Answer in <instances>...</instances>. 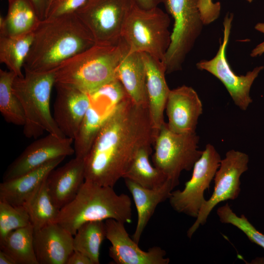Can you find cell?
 <instances>
[{"mask_svg": "<svg viewBox=\"0 0 264 264\" xmlns=\"http://www.w3.org/2000/svg\"><path fill=\"white\" fill-rule=\"evenodd\" d=\"M154 139L148 106L127 98L109 115L84 159L85 180L113 187L138 151Z\"/></svg>", "mask_w": 264, "mask_h": 264, "instance_id": "1", "label": "cell"}, {"mask_svg": "<svg viewBox=\"0 0 264 264\" xmlns=\"http://www.w3.org/2000/svg\"><path fill=\"white\" fill-rule=\"evenodd\" d=\"M95 41L75 13L40 21L25 60L24 70L54 71L64 61L93 46Z\"/></svg>", "mask_w": 264, "mask_h": 264, "instance_id": "2", "label": "cell"}, {"mask_svg": "<svg viewBox=\"0 0 264 264\" xmlns=\"http://www.w3.org/2000/svg\"><path fill=\"white\" fill-rule=\"evenodd\" d=\"M129 47L122 38L115 45L95 44L61 63L54 70L55 83L75 88L90 94L118 79L117 68Z\"/></svg>", "mask_w": 264, "mask_h": 264, "instance_id": "3", "label": "cell"}, {"mask_svg": "<svg viewBox=\"0 0 264 264\" xmlns=\"http://www.w3.org/2000/svg\"><path fill=\"white\" fill-rule=\"evenodd\" d=\"M108 219L131 222V198L117 194L112 187L85 180L75 197L60 210L56 222L74 236L86 222Z\"/></svg>", "mask_w": 264, "mask_h": 264, "instance_id": "4", "label": "cell"}, {"mask_svg": "<svg viewBox=\"0 0 264 264\" xmlns=\"http://www.w3.org/2000/svg\"><path fill=\"white\" fill-rule=\"evenodd\" d=\"M24 71L23 76L15 78L12 89L24 111V136L37 138L45 131L59 137H66L57 126L50 111L51 92L55 84L54 72Z\"/></svg>", "mask_w": 264, "mask_h": 264, "instance_id": "5", "label": "cell"}, {"mask_svg": "<svg viewBox=\"0 0 264 264\" xmlns=\"http://www.w3.org/2000/svg\"><path fill=\"white\" fill-rule=\"evenodd\" d=\"M170 19L158 6L144 9L135 2L124 23L122 38L130 52L148 54L162 62L171 43Z\"/></svg>", "mask_w": 264, "mask_h": 264, "instance_id": "6", "label": "cell"}, {"mask_svg": "<svg viewBox=\"0 0 264 264\" xmlns=\"http://www.w3.org/2000/svg\"><path fill=\"white\" fill-rule=\"evenodd\" d=\"M166 10L174 19L171 43L162 62L166 73L180 70L200 35L203 26L198 0H165Z\"/></svg>", "mask_w": 264, "mask_h": 264, "instance_id": "7", "label": "cell"}, {"mask_svg": "<svg viewBox=\"0 0 264 264\" xmlns=\"http://www.w3.org/2000/svg\"><path fill=\"white\" fill-rule=\"evenodd\" d=\"M199 137L196 132L177 133L171 131L165 122L154 142V166L176 186L183 171L193 169L203 151L198 149Z\"/></svg>", "mask_w": 264, "mask_h": 264, "instance_id": "8", "label": "cell"}, {"mask_svg": "<svg viewBox=\"0 0 264 264\" xmlns=\"http://www.w3.org/2000/svg\"><path fill=\"white\" fill-rule=\"evenodd\" d=\"M134 0H88L75 12L92 35L95 44L115 45Z\"/></svg>", "mask_w": 264, "mask_h": 264, "instance_id": "9", "label": "cell"}, {"mask_svg": "<svg viewBox=\"0 0 264 264\" xmlns=\"http://www.w3.org/2000/svg\"><path fill=\"white\" fill-rule=\"evenodd\" d=\"M221 157L215 148L208 144L195 163L192 176L182 190L173 191L169 198L172 208L179 213L196 218L206 200L204 193L209 189L219 169Z\"/></svg>", "mask_w": 264, "mask_h": 264, "instance_id": "10", "label": "cell"}, {"mask_svg": "<svg viewBox=\"0 0 264 264\" xmlns=\"http://www.w3.org/2000/svg\"><path fill=\"white\" fill-rule=\"evenodd\" d=\"M233 15L227 13L224 17L223 37L219 50L214 58L209 60H202L196 66L198 69L204 70L213 74L225 87L235 104L240 109L245 110L252 102L250 96L251 87L264 66L255 67L245 75H238L232 69L225 55L230 34Z\"/></svg>", "mask_w": 264, "mask_h": 264, "instance_id": "11", "label": "cell"}, {"mask_svg": "<svg viewBox=\"0 0 264 264\" xmlns=\"http://www.w3.org/2000/svg\"><path fill=\"white\" fill-rule=\"evenodd\" d=\"M248 162V155L243 152L231 150L226 153L213 179V194L205 201L195 221L187 232L189 238H192L200 225L206 222L210 213L217 204L237 198L241 192L240 177L247 170Z\"/></svg>", "mask_w": 264, "mask_h": 264, "instance_id": "12", "label": "cell"}, {"mask_svg": "<svg viewBox=\"0 0 264 264\" xmlns=\"http://www.w3.org/2000/svg\"><path fill=\"white\" fill-rule=\"evenodd\" d=\"M74 139L48 133L29 145L7 167L3 181L17 178L60 157L75 153Z\"/></svg>", "mask_w": 264, "mask_h": 264, "instance_id": "13", "label": "cell"}, {"mask_svg": "<svg viewBox=\"0 0 264 264\" xmlns=\"http://www.w3.org/2000/svg\"><path fill=\"white\" fill-rule=\"evenodd\" d=\"M124 223L113 219L105 220L106 239L111 243L110 257L116 264H168L170 259L159 246H154L148 251L140 248L138 244L130 238Z\"/></svg>", "mask_w": 264, "mask_h": 264, "instance_id": "14", "label": "cell"}, {"mask_svg": "<svg viewBox=\"0 0 264 264\" xmlns=\"http://www.w3.org/2000/svg\"><path fill=\"white\" fill-rule=\"evenodd\" d=\"M54 86V119L64 136L74 139L91 105L89 95L66 85L55 83Z\"/></svg>", "mask_w": 264, "mask_h": 264, "instance_id": "15", "label": "cell"}, {"mask_svg": "<svg viewBox=\"0 0 264 264\" xmlns=\"http://www.w3.org/2000/svg\"><path fill=\"white\" fill-rule=\"evenodd\" d=\"M168 128L177 133L196 132L202 113L201 100L191 87L183 85L170 90L166 105Z\"/></svg>", "mask_w": 264, "mask_h": 264, "instance_id": "16", "label": "cell"}, {"mask_svg": "<svg viewBox=\"0 0 264 264\" xmlns=\"http://www.w3.org/2000/svg\"><path fill=\"white\" fill-rule=\"evenodd\" d=\"M73 236L57 222L34 229L33 246L39 264H66L73 251Z\"/></svg>", "mask_w": 264, "mask_h": 264, "instance_id": "17", "label": "cell"}, {"mask_svg": "<svg viewBox=\"0 0 264 264\" xmlns=\"http://www.w3.org/2000/svg\"><path fill=\"white\" fill-rule=\"evenodd\" d=\"M85 180L84 159L75 157L53 169L46 178L53 203L60 210L77 195Z\"/></svg>", "mask_w": 264, "mask_h": 264, "instance_id": "18", "label": "cell"}, {"mask_svg": "<svg viewBox=\"0 0 264 264\" xmlns=\"http://www.w3.org/2000/svg\"><path fill=\"white\" fill-rule=\"evenodd\" d=\"M142 53L146 67L148 109L155 138L164 123V111L171 89L166 81V70L162 62Z\"/></svg>", "mask_w": 264, "mask_h": 264, "instance_id": "19", "label": "cell"}, {"mask_svg": "<svg viewBox=\"0 0 264 264\" xmlns=\"http://www.w3.org/2000/svg\"><path fill=\"white\" fill-rule=\"evenodd\" d=\"M66 157L53 159L20 176L0 184V200L14 206L24 205L33 196L49 173Z\"/></svg>", "mask_w": 264, "mask_h": 264, "instance_id": "20", "label": "cell"}, {"mask_svg": "<svg viewBox=\"0 0 264 264\" xmlns=\"http://www.w3.org/2000/svg\"><path fill=\"white\" fill-rule=\"evenodd\" d=\"M125 185L132 195L137 212V221L132 239L139 243L141 236L157 205L169 199L176 186L170 180L155 188L142 187L128 179Z\"/></svg>", "mask_w": 264, "mask_h": 264, "instance_id": "21", "label": "cell"}, {"mask_svg": "<svg viewBox=\"0 0 264 264\" xmlns=\"http://www.w3.org/2000/svg\"><path fill=\"white\" fill-rule=\"evenodd\" d=\"M116 77L134 103L148 106L146 67L142 53L129 51L118 66Z\"/></svg>", "mask_w": 264, "mask_h": 264, "instance_id": "22", "label": "cell"}, {"mask_svg": "<svg viewBox=\"0 0 264 264\" xmlns=\"http://www.w3.org/2000/svg\"><path fill=\"white\" fill-rule=\"evenodd\" d=\"M6 16L0 18V35L16 36L33 31L40 20L29 0H10Z\"/></svg>", "mask_w": 264, "mask_h": 264, "instance_id": "23", "label": "cell"}, {"mask_svg": "<svg viewBox=\"0 0 264 264\" xmlns=\"http://www.w3.org/2000/svg\"><path fill=\"white\" fill-rule=\"evenodd\" d=\"M113 109L91 102L74 139L75 157L86 158L104 122Z\"/></svg>", "mask_w": 264, "mask_h": 264, "instance_id": "24", "label": "cell"}, {"mask_svg": "<svg viewBox=\"0 0 264 264\" xmlns=\"http://www.w3.org/2000/svg\"><path fill=\"white\" fill-rule=\"evenodd\" d=\"M33 232L31 224L11 231L0 241V250L16 264H39L33 246Z\"/></svg>", "mask_w": 264, "mask_h": 264, "instance_id": "25", "label": "cell"}, {"mask_svg": "<svg viewBox=\"0 0 264 264\" xmlns=\"http://www.w3.org/2000/svg\"><path fill=\"white\" fill-rule=\"evenodd\" d=\"M33 31L16 36L0 35V62L18 77H22V69L29 51Z\"/></svg>", "mask_w": 264, "mask_h": 264, "instance_id": "26", "label": "cell"}, {"mask_svg": "<svg viewBox=\"0 0 264 264\" xmlns=\"http://www.w3.org/2000/svg\"><path fill=\"white\" fill-rule=\"evenodd\" d=\"M152 152V146L141 148L123 178L131 180L142 187L151 189L161 186L169 180L161 171L151 165L149 156Z\"/></svg>", "mask_w": 264, "mask_h": 264, "instance_id": "27", "label": "cell"}, {"mask_svg": "<svg viewBox=\"0 0 264 264\" xmlns=\"http://www.w3.org/2000/svg\"><path fill=\"white\" fill-rule=\"evenodd\" d=\"M106 238L105 222L97 220L86 222L73 236L74 250L86 255L93 264H99L100 247Z\"/></svg>", "mask_w": 264, "mask_h": 264, "instance_id": "28", "label": "cell"}, {"mask_svg": "<svg viewBox=\"0 0 264 264\" xmlns=\"http://www.w3.org/2000/svg\"><path fill=\"white\" fill-rule=\"evenodd\" d=\"M16 76L11 71L0 69V111L7 122L23 126L25 120L24 111L12 89Z\"/></svg>", "mask_w": 264, "mask_h": 264, "instance_id": "29", "label": "cell"}, {"mask_svg": "<svg viewBox=\"0 0 264 264\" xmlns=\"http://www.w3.org/2000/svg\"><path fill=\"white\" fill-rule=\"evenodd\" d=\"M24 206L28 212L34 229L56 222L59 211L53 203L48 192L46 179Z\"/></svg>", "mask_w": 264, "mask_h": 264, "instance_id": "30", "label": "cell"}, {"mask_svg": "<svg viewBox=\"0 0 264 264\" xmlns=\"http://www.w3.org/2000/svg\"><path fill=\"white\" fill-rule=\"evenodd\" d=\"M30 224V217L25 206H14L0 200V241L11 231Z\"/></svg>", "mask_w": 264, "mask_h": 264, "instance_id": "31", "label": "cell"}, {"mask_svg": "<svg viewBox=\"0 0 264 264\" xmlns=\"http://www.w3.org/2000/svg\"><path fill=\"white\" fill-rule=\"evenodd\" d=\"M217 214L220 221L230 224L241 230L249 240L264 249V234L259 232L243 214L238 216L228 203L218 208Z\"/></svg>", "mask_w": 264, "mask_h": 264, "instance_id": "32", "label": "cell"}, {"mask_svg": "<svg viewBox=\"0 0 264 264\" xmlns=\"http://www.w3.org/2000/svg\"><path fill=\"white\" fill-rule=\"evenodd\" d=\"M88 95L92 103L110 109L129 97L118 79L110 82Z\"/></svg>", "mask_w": 264, "mask_h": 264, "instance_id": "33", "label": "cell"}, {"mask_svg": "<svg viewBox=\"0 0 264 264\" xmlns=\"http://www.w3.org/2000/svg\"><path fill=\"white\" fill-rule=\"evenodd\" d=\"M88 0H53L48 10L46 18L75 13Z\"/></svg>", "mask_w": 264, "mask_h": 264, "instance_id": "34", "label": "cell"}, {"mask_svg": "<svg viewBox=\"0 0 264 264\" xmlns=\"http://www.w3.org/2000/svg\"><path fill=\"white\" fill-rule=\"evenodd\" d=\"M251 2L253 0H246ZM198 8L200 17L204 25L209 24L220 16V3H214L213 0H198Z\"/></svg>", "mask_w": 264, "mask_h": 264, "instance_id": "35", "label": "cell"}, {"mask_svg": "<svg viewBox=\"0 0 264 264\" xmlns=\"http://www.w3.org/2000/svg\"><path fill=\"white\" fill-rule=\"evenodd\" d=\"M41 21L45 19L49 8V0H29Z\"/></svg>", "mask_w": 264, "mask_h": 264, "instance_id": "36", "label": "cell"}, {"mask_svg": "<svg viewBox=\"0 0 264 264\" xmlns=\"http://www.w3.org/2000/svg\"><path fill=\"white\" fill-rule=\"evenodd\" d=\"M66 264H93L90 259L82 252L73 250L68 257Z\"/></svg>", "mask_w": 264, "mask_h": 264, "instance_id": "37", "label": "cell"}, {"mask_svg": "<svg viewBox=\"0 0 264 264\" xmlns=\"http://www.w3.org/2000/svg\"><path fill=\"white\" fill-rule=\"evenodd\" d=\"M258 31L264 34V22H258L254 27ZM264 53V41L254 48L250 53V56L256 57L261 56Z\"/></svg>", "mask_w": 264, "mask_h": 264, "instance_id": "38", "label": "cell"}, {"mask_svg": "<svg viewBox=\"0 0 264 264\" xmlns=\"http://www.w3.org/2000/svg\"><path fill=\"white\" fill-rule=\"evenodd\" d=\"M135 3L144 9H151L157 7L160 3H163L165 0H134Z\"/></svg>", "mask_w": 264, "mask_h": 264, "instance_id": "39", "label": "cell"}, {"mask_svg": "<svg viewBox=\"0 0 264 264\" xmlns=\"http://www.w3.org/2000/svg\"><path fill=\"white\" fill-rule=\"evenodd\" d=\"M0 264H16V263L11 256L0 250Z\"/></svg>", "mask_w": 264, "mask_h": 264, "instance_id": "40", "label": "cell"}, {"mask_svg": "<svg viewBox=\"0 0 264 264\" xmlns=\"http://www.w3.org/2000/svg\"><path fill=\"white\" fill-rule=\"evenodd\" d=\"M52 0H49V7L50 5V4L51 3ZM48 9H49V8H48Z\"/></svg>", "mask_w": 264, "mask_h": 264, "instance_id": "41", "label": "cell"}, {"mask_svg": "<svg viewBox=\"0 0 264 264\" xmlns=\"http://www.w3.org/2000/svg\"></svg>", "mask_w": 264, "mask_h": 264, "instance_id": "42", "label": "cell"}]
</instances>
